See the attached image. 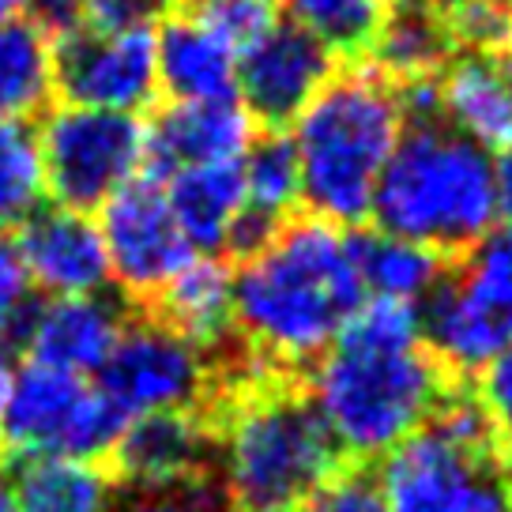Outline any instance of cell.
I'll return each mask as SVG.
<instances>
[{
    "instance_id": "cell-4",
    "label": "cell",
    "mask_w": 512,
    "mask_h": 512,
    "mask_svg": "<svg viewBox=\"0 0 512 512\" xmlns=\"http://www.w3.org/2000/svg\"><path fill=\"white\" fill-rule=\"evenodd\" d=\"M501 215L494 151L467 140L441 117L407 121L373 192L369 219L377 230L456 260L501 226Z\"/></svg>"
},
{
    "instance_id": "cell-29",
    "label": "cell",
    "mask_w": 512,
    "mask_h": 512,
    "mask_svg": "<svg viewBox=\"0 0 512 512\" xmlns=\"http://www.w3.org/2000/svg\"><path fill=\"white\" fill-rule=\"evenodd\" d=\"M174 8L223 38L238 57L283 19L279 0H174Z\"/></svg>"
},
{
    "instance_id": "cell-3",
    "label": "cell",
    "mask_w": 512,
    "mask_h": 512,
    "mask_svg": "<svg viewBox=\"0 0 512 512\" xmlns=\"http://www.w3.org/2000/svg\"><path fill=\"white\" fill-rule=\"evenodd\" d=\"M234 272V339L256 366L305 373L366 302L354 234L290 215Z\"/></svg>"
},
{
    "instance_id": "cell-11",
    "label": "cell",
    "mask_w": 512,
    "mask_h": 512,
    "mask_svg": "<svg viewBox=\"0 0 512 512\" xmlns=\"http://www.w3.org/2000/svg\"><path fill=\"white\" fill-rule=\"evenodd\" d=\"M98 215L110 279L132 302L147 305L196 256L159 177H132L98 208Z\"/></svg>"
},
{
    "instance_id": "cell-22",
    "label": "cell",
    "mask_w": 512,
    "mask_h": 512,
    "mask_svg": "<svg viewBox=\"0 0 512 512\" xmlns=\"http://www.w3.org/2000/svg\"><path fill=\"white\" fill-rule=\"evenodd\" d=\"M456 38L452 23L430 0H392L384 4L381 27L373 34V68L396 87L430 83L452 61Z\"/></svg>"
},
{
    "instance_id": "cell-26",
    "label": "cell",
    "mask_w": 512,
    "mask_h": 512,
    "mask_svg": "<svg viewBox=\"0 0 512 512\" xmlns=\"http://www.w3.org/2000/svg\"><path fill=\"white\" fill-rule=\"evenodd\" d=\"M354 256H358V275L362 287L373 298H396V302H422L441 275L448 272V256L433 253L426 245L392 234H354Z\"/></svg>"
},
{
    "instance_id": "cell-10",
    "label": "cell",
    "mask_w": 512,
    "mask_h": 512,
    "mask_svg": "<svg viewBox=\"0 0 512 512\" xmlns=\"http://www.w3.org/2000/svg\"><path fill=\"white\" fill-rule=\"evenodd\" d=\"M211 358L151 313L128 317L110 358L98 369L102 396L125 418L151 411H192L211 396Z\"/></svg>"
},
{
    "instance_id": "cell-20",
    "label": "cell",
    "mask_w": 512,
    "mask_h": 512,
    "mask_svg": "<svg viewBox=\"0 0 512 512\" xmlns=\"http://www.w3.org/2000/svg\"><path fill=\"white\" fill-rule=\"evenodd\" d=\"M155 61L159 91L174 102L238 98V53L177 8L155 23Z\"/></svg>"
},
{
    "instance_id": "cell-19",
    "label": "cell",
    "mask_w": 512,
    "mask_h": 512,
    "mask_svg": "<svg viewBox=\"0 0 512 512\" xmlns=\"http://www.w3.org/2000/svg\"><path fill=\"white\" fill-rule=\"evenodd\" d=\"M147 313L189 339L196 351L219 354L234 343V268L223 256L196 253L147 302Z\"/></svg>"
},
{
    "instance_id": "cell-28",
    "label": "cell",
    "mask_w": 512,
    "mask_h": 512,
    "mask_svg": "<svg viewBox=\"0 0 512 512\" xmlns=\"http://www.w3.org/2000/svg\"><path fill=\"white\" fill-rule=\"evenodd\" d=\"M46 181L38 132L31 121L0 117V234L16 230L34 208H42Z\"/></svg>"
},
{
    "instance_id": "cell-35",
    "label": "cell",
    "mask_w": 512,
    "mask_h": 512,
    "mask_svg": "<svg viewBox=\"0 0 512 512\" xmlns=\"http://www.w3.org/2000/svg\"><path fill=\"white\" fill-rule=\"evenodd\" d=\"M497 181H501V204H505V215H512V151L509 155H497Z\"/></svg>"
},
{
    "instance_id": "cell-25",
    "label": "cell",
    "mask_w": 512,
    "mask_h": 512,
    "mask_svg": "<svg viewBox=\"0 0 512 512\" xmlns=\"http://www.w3.org/2000/svg\"><path fill=\"white\" fill-rule=\"evenodd\" d=\"M57 98V42L31 19L0 23V117L34 121Z\"/></svg>"
},
{
    "instance_id": "cell-31",
    "label": "cell",
    "mask_w": 512,
    "mask_h": 512,
    "mask_svg": "<svg viewBox=\"0 0 512 512\" xmlns=\"http://www.w3.org/2000/svg\"><path fill=\"white\" fill-rule=\"evenodd\" d=\"M302 512H388L373 464H347L332 482L309 497Z\"/></svg>"
},
{
    "instance_id": "cell-6",
    "label": "cell",
    "mask_w": 512,
    "mask_h": 512,
    "mask_svg": "<svg viewBox=\"0 0 512 512\" xmlns=\"http://www.w3.org/2000/svg\"><path fill=\"white\" fill-rule=\"evenodd\" d=\"M388 512H512V460L486 426L471 377L430 422L373 464Z\"/></svg>"
},
{
    "instance_id": "cell-17",
    "label": "cell",
    "mask_w": 512,
    "mask_h": 512,
    "mask_svg": "<svg viewBox=\"0 0 512 512\" xmlns=\"http://www.w3.org/2000/svg\"><path fill=\"white\" fill-rule=\"evenodd\" d=\"M437 117L494 155L512 151V46L464 49L437 76Z\"/></svg>"
},
{
    "instance_id": "cell-13",
    "label": "cell",
    "mask_w": 512,
    "mask_h": 512,
    "mask_svg": "<svg viewBox=\"0 0 512 512\" xmlns=\"http://www.w3.org/2000/svg\"><path fill=\"white\" fill-rule=\"evenodd\" d=\"M102 464L110 467L117 486L162 490L219 475V448H215V430L200 407L151 411L128 418V426Z\"/></svg>"
},
{
    "instance_id": "cell-21",
    "label": "cell",
    "mask_w": 512,
    "mask_h": 512,
    "mask_svg": "<svg viewBox=\"0 0 512 512\" xmlns=\"http://www.w3.org/2000/svg\"><path fill=\"white\" fill-rule=\"evenodd\" d=\"M16 512H110L117 482L110 467L76 456H8L0 464Z\"/></svg>"
},
{
    "instance_id": "cell-33",
    "label": "cell",
    "mask_w": 512,
    "mask_h": 512,
    "mask_svg": "<svg viewBox=\"0 0 512 512\" xmlns=\"http://www.w3.org/2000/svg\"><path fill=\"white\" fill-rule=\"evenodd\" d=\"M155 23V0H87L83 4V27L91 31H125Z\"/></svg>"
},
{
    "instance_id": "cell-37",
    "label": "cell",
    "mask_w": 512,
    "mask_h": 512,
    "mask_svg": "<svg viewBox=\"0 0 512 512\" xmlns=\"http://www.w3.org/2000/svg\"><path fill=\"white\" fill-rule=\"evenodd\" d=\"M433 8H441L445 16H452V12H464V8H471V4H479V0H430Z\"/></svg>"
},
{
    "instance_id": "cell-12",
    "label": "cell",
    "mask_w": 512,
    "mask_h": 512,
    "mask_svg": "<svg viewBox=\"0 0 512 512\" xmlns=\"http://www.w3.org/2000/svg\"><path fill=\"white\" fill-rule=\"evenodd\" d=\"M57 95L72 106L140 113L159 98L155 23L125 31H83L57 42Z\"/></svg>"
},
{
    "instance_id": "cell-24",
    "label": "cell",
    "mask_w": 512,
    "mask_h": 512,
    "mask_svg": "<svg viewBox=\"0 0 512 512\" xmlns=\"http://www.w3.org/2000/svg\"><path fill=\"white\" fill-rule=\"evenodd\" d=\"M166 200L174 208L177 223L196 253L219 256L245 211V185L238 162H211L189 166L162 181Z\"/></svg>"
},
{
    "instance_id": "cell-1",
    "label": "cell",
    "mask_w": 512,
    "mask_h": 512,
    "mask_svg": "<svg viewBox=\"0 0 512 512\" xmlns=\"http://www.w3.org/2000/svg\"><path fill=\"white\" fill-rule=\"evenodd\" d=\"M305 377L351 464H377L464 381L426 343L418 305L396 298H366Z\"/></svg>"
},
{
    "instance_id": "cell-8",
    "label": "cell",
    "mask_w": 512,
    "mask_h": 512,
    "mask_svg": "<svg viewBox=\"0 0 512 512\" xmlns=\"http://www.w3.org/2000/svg\"><path fill=\"white\" fill-rule=\"evenodd\" d=\"M34 132L46 196L61 208L91 215L144 174V121L136 113L61 102L42 113Z\"/></svg>"
},
{
    "instance_id": "cell-39",
    "label": "cell",
    "mask_w": 512,
    "mask_h": 512,
    "mask_svg": "<svg viewBox=\"0 0 512 512\" xmlns=\"http://www.w3.org/2000/svg\"><path fill=\"white\" fill-rule=\"evenodd\" d=\"M0 512H16V509H12V497H8V486H4V479H0Z\"/></svg>"
},
{
    "instance_id": "cell-15",
    "label": "cell",
    "mask_w": 512,
    "mask_h": 512,
    "mask_svg": "<svg viewBox=\"0 0 512 512\" xmlns=\"http://www.w3.org/2000/svg\"><path fill=\"white\" fill-rule=\"evenodd\" d=\"M16 253L34 287L64 294H98L110 287L102 230L87 211L42 204L16 226Z\"/></svg>"
},
{
    "instance_id": "cell-23",
    "label": "cell",
    "mask_w": 512,
    "mask_h": 512,
    "mask_svg": "<svg viewBox=\"0 0 512 512\" xmlns=\"http://www.w3.org/2000/svg\"><path fill=\"white\" fill-rule=\"evenodd\" d=\"M241 185H245V211L226 241L234 256L253 253L275 226H283L302 208V177L287 136L275 132L256 136L241 155Z\"/></svg>"
},
{
    "instance_id": "cell-14",
    "label": "cell",
    "mask_w": 512,
    "mask_h": 512,
    "mask_svg": "<svg viewBox=\"0 0 512 512\" xmlns=\"http://www.w3.org/2000/svg\"><path fill=\"white\" fill-rule=\"evenodd\" d=\"M336 76V57L279 19L238 57V102L260 125H290Z\"/></svg>"
},
{
    "instance_id": "cell-30",
    "label": "cell",
    "mask_w": 512,
    "mask_h": 512,
    "mask_svg": "<svg viewBox=\"0 0 512 512\" xmlns=\"http://www.w3.org/2000/svg\"><path fill=\"white\" fill-rule=\"evenodd\" d=\"M471 392L479 400L486 426L494 433L497 448L512 460V343L486 362L471 381Z\"/></svg>"
},
{
    "instance_id": "cell-5",
    "label": "cell",
    "mask_w": 512,
    "mask_h": 512,
    "mask_svg": "<svg viewBox=\"0 0 512 512\" xmlns=\"http://www.w3.org/2000/svg\"><path fill=\"white\" fill-rule=\"evenodd\" d=\"M403 128L407 110L396 83L377 68L336 72L290 121L302 208L343 230L366 223Z\"/></svg>"
},
{
    "instance_id": "cell-16",
    "label": "cell",
    "mask_w": 512,
    "mask_h": 512,
    "mask_svg": "<svg viewBox=\"0 0 512 512\" xmlns=\"http://www.w3.org/2000/svg\"><path fill=\"white\" fill-rule=\"evenodd\" d=\"M256 140V121L238 98L170 102L144 125V174L166 181L189 166L238 162Z\"/></svg>"
},
{
    "instance_id": "cell-34",
    "label": "cell",
    "mask_w": 512,
    "mask_h": 512,
    "mask_svg": "<svg viewBox=\"0 0 512 512\" xmlns=\"http://www.w3.org/2000/svg\"><path fill=\"white\" fill-rule=\"evenodd\" d=\"M83 4L87 0H27V16L38 31L61 42L68 34L83 31Z\"/></svg>"
},
{
    "instance_id": "cell-7",
    "label": "cell",
    "mask_w": 512,
    "mask_h": 512,
    "mask_svg": "<svg viewBox=\"0 0 512 512\" xmlns=\"http://www.w3.org/2000/svg\"><path fill=\"white\" fill-rule=\"evenodd\" d=\"M422 336L456 373H475L512 343V223L494 226L422 298Z\"/></svg>"
},
{
    "instance_id": "cell-32",
    "label": "cell",
    "mask_w": 512,
    "mask_h": 512,
    "mask_svg": "<svg viewBox=\"0 0 512 512\" xmlns=\"http://www.w3.org/2000/svg\"><path fill=\"white\" fill-rule=\"evenodd\" d=\"M31 279L23 272V260L16 253V241L0 234V343H19L27 317H31Z\"/></svg>"
},
{
    "instance_id": "cell-9",
    "label": "cell",
    "mask_w": 512,
    "mask_h": 512,
    "mask_svg": "<svg viewBox=\"0 0 512 512\" xmlns=\"http://www.w3.org/2000/svg\"><path fill=\"white\" fill-rule=\"evenodd\" d=\"M125 426L128 418L98 384L42 362L19 369L0 415L8 456H76L98 464L110 456Z\"/></svg>"
},
{
    "instance_id": "cell-27",
    "label": "cell",
    "mask_w": 512,
    "mask_h": 512,
    "mask_svg": "<svg viewBox=\"0 0 512 512\" xmlns=\"http://www.w3.org/2000/svg\"><path fill=\"white\" fill-rule=\"evenodd\" d=\"M279 12L332 57H366L381 27L384 0H279Z\"/></svg>"
},
{
    "instance_id": "cell-36",
    "label": "cell",
    "mask_w": 512,
    "mask_h": 512,
    "mask_svg": "<svg viewBox=\"0 0 512 512\" xmlns=\"http://www.w3.org/2000/svg\"><path fill=\"white\" fill-rule=\"evenodd\" d=\"M27 19V0H0V23Z\"/></svg>"
},
{
    "instance_id": "cell-38",
    "label": "cell",
    "mask_w": 512,
    "mask_h": 512,
    "mask_svg": "<svg viewBox=\"0 0 512 512\" xmlns=\"http://www.w3.org/2000/svg\"><path fill=\"white\" fill-rule=\"evenodd\" d=\"M8 384H12V377H8V366H4V358H0V415H4V400H8Z\"/></svg>"
},
{
    "instance_id": "cell-2",
    "label": "cell",
    "mask_w": 512,
    "mask_h": 512,
    "mask_svg": "<svg viewBox=\"0 0 512 512\" xmlns=\"http://www.w3.org/2000/svg\"><path fill=\"white\" fill-rule=\"evenodd\" d=\"M215 430L230 512H302L351 464L309 392L305 373L234 362L200 407Z\"/></svg>"
},
{
    "instance_id": "cell-18",
    "label": "cell",
    "mask_w": 512,
    "mask_h": 512,
    "mask_svg": "<svg viewBox=\"0 0 512 512\" xmlns=\"http://www.w3.org/2000/svg\"><path fill=\"white\" fill-rule=\"evenodd\" d=\"M125 320L128 313L121 298H113L106 290L64 294L27 317L19 347L27 351V362H42V366L87 377V373H98L102 362L110 358Z\"/></svg>"
}]
</instances>
